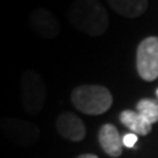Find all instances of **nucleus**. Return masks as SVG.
I'll list each match as a JSON object with an SVG mask.
<instances>
[{"label":"nucleus","mask_w":158,"mask_h":158,"mask_svg":"<svg viewBox=\"0 0 158 158\" xmlns=\"http://www.w3.org/2000/svg\"><path fill=\"white\" fill-rule=\"evenodd\" d=\"M71 103L82 113L96 116L110 110L113 98L111 91L104 86L83 85L73 90Z\"/></svg>","instance_id":"obj_2"},{"label":"nucleus","mask_w":158,"mask_h":158,"mask_svg":"<svg viewBox=\"0 0 158 158\" xmlns=\"http://www.w3.org/2000/svg\"><path fill=\"white\" fill-rule=\"evenodd\" d=\"M136 66L138 75L146 82L158 78V37L150 36L142 40L137 48Z\"/></svg>","instance_id":"obj_5"},{"label":"nucleus","mask_w":158,"mask_h":158,"mask_svg":"<svg viewBox=\"0 0 158 158\" xmlns=\"http://www.w3.org/2000/svg\"><path fill=\"white\" fill-rule=\"evenodd\" d=\"M77 158H99L98 156L95 154H91V153H86V154H81V156H78Z\"/></svg>","instance_id":"obj_13"},{"label":"nucleus","mask_w":158,"mask_h":158,"mask_svg":"<svg viewBox=\"0 0 158 158\" xmlns=\"http://www.w3.org/2000/svg\"><path fill=\"white\" fill-rule=\"evenodd\" d=\"M67 17L75 29L92 37L104 34L110 27L107 11L95 0H78L71 3Z\"/></svg>","instance_id":"obj_1"},{"label":"nucleus","mask_w":158,"mask_h":158,"mask_svg":"<svg viewBox=\"0 0 158 158\" xmlns=\"http://www.w3.org/2000/svg\"><path fill=\"white\" fill-rule=\"evenodd\" d=\"M120 121L136 136H148L152 131V124L148 123L137 111H123L120 113Z\"/></svg>","instance_id":"obj_9"},{"label":"nucleus","mask_w":158,"mask_h":158,"mask_svg":"<svg viewBox=\"0 0 158 158\" xmlns=\"http://www.w3.org/2000/svg\"><path fill=\"white\" fill-rule=\"evenodd\" d=\"M156 95H157V99H158V88L156 90Z\"/></svg>","instance_id":"obj_14"},{"label":"nucleus","mask_w":158,"mask_h":158,"mask_svg":"<svg viewBox=\"0 0 158 158\" xmlns=\"http://www.w3.org/2000/svg\"><path fill=\"white\" fill-rule=\"evenodd\" d=\"M99 142L102 149L110 157H120L123 153V140L117 128L112 124H104L99 131Z\"/></svg>","instance_id":"obj_8"},{"label":"nucleus","mask_w":158,"mask_h":158,"mask_svg":"<svg viewBox=\"0 0 158 158\" xmlns=\"http://www.w3.org/2000/svg\"><path fill=\"white\" fill-rule=\"evenodd\" d=\"M57 132L63 138L73 142H79L86 137V127L83 121L73 112H62L56 121Z\"/></svg>","instance_id":"obj_7"},{"label":"nucleus","mask_w":158,"mask_h":158,"mask_svg":"<svg viewBox=\"0 0 158 158\" xmlns=\"http://www.w3.org/2000/svg\"><path fill=\"white\" fill-rule=\"evenodd\" d=\"M0 129L12 144L20 148L32 146L40 138V129L37 125L16 117L2 118Z\"/></svg>","instance_id":"obj_4"},{"label":"nucleus","mask_w":158,"mask_h":158,"mask_svg":"<svg viewBox=\"0 0 158 158\" xmlns=\"http://www.w3.org/2000/svg\"><path fill=\"white\" fill-rule=\"evenodd\" d=\"M21 104L28 115H37L42 111L46 103L48 90L44 78L36 70L28 69L20 79Z\"/></svg>","instance_id":"obj_3"},{"label":"nucleus","mask_w":158,"mask_h":158,"mask_svg":"<svg viewBox=\"0 0 158 158\" xmlns=\"http://www.w3.org/2000/svg\"><path fill=\"white\" fill-rule=\"evenodd\" d=\"M29 27L40 38L54 40L61 33L58 19L46 8H36L29 15Z\"/></svg>","instance_id":"obj_6"},{"label":"nucleus","mask_w":158,"mask_h":158,"mask_svg":"<svg viewBox=\"0 0 158 158\" xmlns=\"http://www.w3.org/2000/svg\"><path fill=\"white\" fill-rule=\"evenodd\" d=\"M136 111L150 124L158 123V102L153 99H141L136 106Z\"/></svg>","instance_id":"obj_11"},{"label":"nucleus","mask_w":158,"mask_h":158,"mask_svg":"<svg viewBox=\"0 0 158 158\" xmlns=\"http://www.w3.org/2000/svg\"><path fill=\"white\" fill-rule=\"evenodd\" d=\"M136 142H137V136L133 135V133H128V135H125L124 138H123V144L127 148H133L136 145Z\"/></svg>","instance_id":"obj_12"},{"label":"nucleus","mask_w":158,"mask_h":158,"mask_svg":"<svg viewBox=\"0 0 158 158\" xmlns=\"http://www.w3.org/2000/svg\"><path fill=\"white\" fill-rule=\"evenodd\" d=\"M108 4L115 12L124 17H138L146 11V0H110Z\"/></svg>","instance_id":"obj_10"}]
</instances>
